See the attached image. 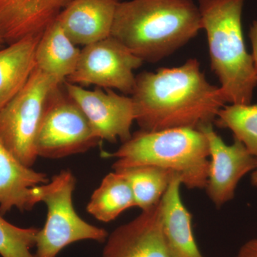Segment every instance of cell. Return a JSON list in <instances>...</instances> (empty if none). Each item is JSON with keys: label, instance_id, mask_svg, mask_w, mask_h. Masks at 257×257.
<instances>
[{"label": "cell", "instance_id": "obj_1", "mask_svg": "<svg viewBox=\"0 0 257 257\" xmlns=\"http://www.w3.org/2000/svg\"><path fill=\"white\" fill-rule=\"evenodd\" d=\"M135 121L142 130L199 128L215 121L225 106L220 88L208 82L196 59L178 67L136 76L132 94Z\"/></svg>", "mask_w": 257, "mask_h": 257}, {"label": "cell", "instance_id": "obj_2", "mask_svg": "<svg viewBox=\"0 0 257 257\" xmlns=\"http://www.w3.org/2000/svg\"><path fill=\"white\" fill-rule=\"evenodd\" d=\"M202 30L192 0L120 2L111 36L143 62L156 63L185 45Z\"/></svg>", "mask_w": 257, "mask_h": 257}, {"label": "cell", "instance_id": "obj_3", "mask_svg": "<svg viewBox=\"0 0 257 257\" xmlns=\"http://www.w3.org/2000/svg\"><path fill=\"white\" fill-rule=\"evenodd\" d=\"M245 0H199L202 30L207 34L211 68L220 83L225 102L251 104L257 86L251 55L243 39Z\"/></svg>", "mask_w": 257, "mask_h": 257}, {"label": "cell", "instance_id": "obj_4", "mask_svg": "<svg viewBox=\"0 0 257 257\" xmlns=\"http://www.w3.org/2000/svg\"><path fill=\"white\" fill-rule=\"evenodd\" d=\"M114 170L153 166L179 176L189 189H205L209 166L207 139L197 128L180 127L160 131L140 130L132 135L116 152Z\"/></svg>", "mask_w": 257, "mask_h": 257}, {"label": "cell", "instance_id": "obj_5", "mask_svg": "<svg viewBox=\"0 0 257 257\" xmlns=\"http://www.w3.org/2000/svg\"><path fill=\"white\" fill-rule=\"evenodd\" d=\"M75 177L69 170H62L47 184L34 188L37 202L47 207L46 221L36 236L35 257H57L72 243L84 240L104 242L108 233L103 228L89 224L74 209L72 195Z\"/></svg>", "mask_w": 257, "mask_h": 257}, {"label": "cell", "instance_id": "obj_6", "mask_svg": "<svg viewBox=\"0 0 257 257\" xmlns=\"http://www.w3.org/2000/svg\"><path fill=\"white\" fill-rule=\"evenodd\" d=\"M64 82L52 89L45 103L35 142L38 157L64 158L89 151L101 142Z\"/></svg>", "mask_w": 257, "mask_h": 257}, {"label": "cell", "instance_id": "obj_7", "mask_svg": "<svg viewBox=\"0 0 257 257\" xmlns=\"http://www.w3.org/2000/svg\"><path fill=\"white\" fill-rule=\"evenodd\" d=\"M60 83L35 67L23 89L0 109V140L26 167H32L38 158L35 142L44 108Z\"/></svg>", "mask_w": 257, "mask_h": 257}, {"label": "cell", "instance_id": "obj_8", "mask_svg": "<svg viewBox=\"0 0 257 257\" xmlns=\"http://www.w3.org/2000/svg\"><path fill=\"white\" fill-rule=\"evenodd\" d=\"M143 60L111 36L83 47L77 67L65 81L77 85H95L133 94L134 71Z\"/></svg>", "mask_w": 257, "mask_h": 257}, {"label": "cell", "instance_id": "obj_9", "mask_svg": "<svg viewBox=\"0 0 257 257\" xmlns=\"http://www.w3.org/2000/svg\"><path fill=\"white\" fill-rule=\"evenodd\" d=\"M69 95L81 108L88 121L101 140L124 143L131 138V128L135 121V106L132 97L120 95L100 87L88 90L81 86L64 81Z\"/></svg>", "mask_w": 257, "mask_h": 257}, {"label": "cell", "instance_id": "obj_10", "mask_svg": "<svg viewBox=\"0 0 257 257\" xmlns=\"http://www.w3.org/2000/svg\"><path fill=\"white\" fill-rule=\"evenodd\" d=\"M198 130L207 139L209 166L205 189L208 197L216 207H222L234 198L241 179L257 167V158L242 143L234 138L228 145L213 128L212 124Z\"/></svg>", "mask_w": 257, "mask_h": 257}, {"label": "cell", "instance_id": "obj_11", "mask_svg": "<svg viewBox=\"0 0 257 257\" xmlns=\"http://www.w3.org/2000/svg\"><path fill=\"white\" fill-rule=\"evenodd\" d=\"M160 204L108 235L101 257H173L162 233Z\"/></svg>", "mask_w": 257, "mask_h": 257}, {"label": "cell", "instance_id": "obj_12", "mask_svg": "<svg viewBox=\"0 0 257 257\" xmlns=\"http://www.w3.org/2000/svg\"><path fill=\"white\" fill-rule=\"evenodd\" d=\"M119 0H71L57 17L74 45L87 46L111 36Z\"/></svg>", "mask_w": 257, "mask_h": 257}, {"label": "cell", "instance_id": "obj_13", "mask_svg": "<svg viewBox=\"0 0 257 257\" xmlns=\"http://www.w3.org/2000/svg\"><path fill=\"white\" fill-rule=\"evenodd\" d=\"M71 0H0V42L40 35Z\"/></svg>", "mask_w": 257, "mask_h": 257}, {"label": "cell", "instance_id": "obj_14", "mask_svg": "<svg viewBox=\"0 0 257 257\" xmlns=\"http://www.w3.org/2000/svg\"><path fill=\"white\" fill-rule=\"evenodd\" d=\"M46 174L22 164L0 140V214L30 211L37 204L34 188L49 182Z\"/></svg>", "mask_w": 257, "mask_h": 257}, {"label": "cell", "instance_id": "obj_15", "mask_svg": "<svg viewBox=\"0 0 257 257\" xmlns=\"http://www.w3.org/2000/svg\"><path fill=\"white\" fill-rule=\"evenodd\" d=\"M179 176L174 175L160 201L162 233L173 257H204L192 231V214L182 202Z\"/></svg>", "mask_w": 257, "mask_h": 257}, {"label": "cell", "instance_id": "obj_16", "mask_svg": "<svg viewBox=\"0 0 257 257\" xmlns=\"http://www.w3.org/2000/svg\"><path fill=\"white\" fill-rule=\"evenodd\" d=\"M42 35H30L0 48V109L23 89L35 70Z\"/></svg>", "mask_w": 257, "mask_h": 257}, {"label": "cell", "instance_id": "obj_17", "mask_svg": "<svg viewBox=\"0 0 257 257\" xmlns=\"http://www.w3.org/2000/svg\"><path fill=\"white\" fill-rule=\"evenodd\" d=\"M80 53L56 18L45 29L37 45L36 67L63 82L75 70Z\"/></svg>", "mask_w": 257, "mask_h": 257}, {"label": "cell", "instance_id": "obj_18", "mask_svg": "<svg viewBox=\"0 0 257 257\" xmlns=\"http://www.w3.org/2000/svg\"><path fill=\"white\" fill-rule=\"evenodd\" d=\"M134 207L135 199L128 181L119 172L114 171L104 177L92 193L87 211L97 220L110 222Z\"/></svg>", "mask_w": 257, "mask_h": 257}, {"label": "cell", "instance_id": "obj_19", "mask_svg": "<svg viewBox=\"0 0 257 257\" xmlns=\"http://www.w3.org/2000/svg\"><path fill=\"white\" fill-rule=\"evenodd\" d=\"M119 172L128 181L135 207L147 210L160 202L175 174L153 166L128 167Z\"/></svg>", "mask_w": 257, "mask_h": 257}, {"label": "cell", "instance_id": "obj_20", "mask_svg": "<svg viewBox=\"0 0 257 257\" xmlns=\"http://www.w3.org/2000/svg\"><path fill=\"white\" fill-rule=\"evenodd\" d=\"M214 122L232 132L234 138L243 144L257 158V104H232L219 110Z\"/></svg>", "mask_w": 257, "mask_h": 257}, {"label": "cell", "instance_id": "obj_21", "mask_svg": "<svg viewBox=\"0 0 257 257\" xmlns=\"http://www.w3.org/2000/svg\"><path fill=\"white\" fill-rule=\"evenodd\" d=\"M38 231L37 228L15 226L0 214V256L35 257L31 249L35 246Z\"/></svg>", "mask_w": 257, "mask_h": 257}, {"label": "cell", "instance_id": "obj_22", "mask_svg": "<svg viewBox=\"0 0 257 257\" xmlns=\"http://www.w3.org/2000/svg\"><path fill=\"white\" fill-rule=\"evenodd\" d=\"M235 257H257V238L243 244Z\"/></svg>", "mask_w": 257, "mask_h": 257}, {"label": "cell", "instance_id": "obj_23", "mask_svg": "<svg viewBox=\"0 0 257 257\" xmlns=\"http://www.w3.org/2000/svg\"><path fill=\"white\" fill-rule=\"evenodd\" d=\"M250 41H251V47H252V57L253 65H254L255 71L257 75V19L253 22L250 27L249 34Z\"/></svg>", "mask_w": 257, "mask_h": 257}, {"label": "cell", "instance_id": "obj_24", "mask_svg": "<svg viewBox=\"0 0 257 257\" xmlns=\"http://www.w3.org/2000/svg\"><path fill=\"white\" fill-rule=\"evenodd\" d=\"M251 183L253 187H257V167L256 168L251 172Z\"/></svg>", "mask_w": 257, "mask_h": 257}, {"label": "cell", "instance_id": "obj_25", "mask_svg": "<svg viewBox=\"0 0 257 257\" xmlns=\"http://www.w3.org/2000/svg\"><path fill=\"white\" fill-rule=\"evenodd\" d=\"M4 47V46H3V45H2L1 42H0V48H2V47Z\"/></svg>", "mask_w": 257, "mask_h": 257}]
</instances>
